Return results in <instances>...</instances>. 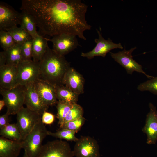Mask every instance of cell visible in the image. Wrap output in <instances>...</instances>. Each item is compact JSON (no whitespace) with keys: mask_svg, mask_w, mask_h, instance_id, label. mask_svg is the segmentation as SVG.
I'll return each instance as SVG.
<instances>
[{"mask_svg":"<svg viewBox=\"0 0 157 157\" xmlns=\"http://www.w3.org/2000/svg\"><path fill=\"white\" fill-rule=\"evenodd\" d=\"M88 7L80 0H23L21 9L32 16L42 35L67 33L86 40L84 32L91 28Z\"/></svg>","mask_w":157,"mask_h":157,"instance_id":"1","label":"cell"},{"mask_svg":"<svg viewBox=\"0 0 157 157\" xmlns=\"http://www.w3.org/2000/svg\"><path fill=\"white\" fill-rule=\"evenodd\" d=\"M39 64V78L55 85H63V76L71 67L64 56L57 53L49 47Z\"/></svg>","mask_w":157,"mask_h":157,"instance_id":"2","label":"cell"},{"mask_svg":"<svg viewBox=\"0 0 157 157\" xmlns=\"http://www.w3.org/2000/svg\"><path fill=\"white\" fill-rule=\"evenodd\" d=\"M48 131L42 121L38 122L32 131L22 140V148L29 157H35L40 149Z\"/></svg>","mask_w":157,"mask_h":157,"instance_id":"3","label":"cell"},{"mask_svg":"<svg viewBox=\"0 0 157 157\" xmlns=\"http://www.w3.org/2000/svg\"><path fill=\"white\" fill-rule=\"evenodd\" d=\"M0 93L10 115L17 114L24 104L25 92L24 86L17 85L10 89L0 88Z\"/></svg>","mask_w":157,"mask_h":157,"instance_id":"4","label":"cell"},{"mask_svg":"<svg viewBox=\"0 0 157 157\" xmlns=\"http://www.w3.org/2000/svg\"><path fill=\"white\" fill-rule=\"evenodd\" d=\"M73 151L66 141L56 140L42 145L35 157H74Z\"/></svg>","mask_w":157,"mask_h":157,"instance_id":"5","label":"cell"},{"mask_svg":"<svg viewBox=\"0 0 157 157\" xmlns=\"http://www.w3.org/2000/svg\"><path fill=\"white\" fill-rule=\"evenodd\" d=\"M16 124L24 140L32 131L35 125L41 120L42 115L23 107L17 114Z\"/></svg>","mask_w":157,"mask_h":157,"instance_id":"6","label":"cell"},{"mask_svg":"<svg viewBox=\"0 0 157 157\" xmlns=\"http://www.w3.org/2000/svg\"><path fill=\"white\" fill-rule=\"evenodd\" d=\"M18 85L25 86L33 83L39 78V62L33 60L22 61L17 66Z\"/></svg>","mask_w":157,"mask_h":157,"instance_id":"7","label":"cell"},{"mask_svg":"<svg viewBox=\"0 0 157 157\" xmlns=\"http://www.w3.org/2000/svg\"><path fill=\"white\" fill-rule=\"evenodd\" d=\"M76 157H99V147L97 140L88 136H81L76 142L73 151Z\"/></svg>","mask_w":157,"mask_h":157,"instance_id":"8","label":"cell"},{"mask_svg":"<svg viewBox=\"0 0 157 157\" xmlns=\"http://www.w3.org/2000/svg\"><path fill=\"white\" fill-rule=\"evenodd\" d=\"M136 48L135 47L128 50L124 49L117 53H110L111 57L125 69L128 74H132L134 71H136L144 74L148 78H153L147 75L143 70L142 66L133 59L132 53Z\"/></svg>","mask_w":157,"mask_h":157,"instance_id":"9","label":"cell"},{"mask_svg":"<svg viewBox=\"0 0 157 157\" xmlns=\"http://www.w3.org/2000/svg\"><path fill=\"white\" fill-rule=\"evenodd\" d=\"M53 44V49L63 56L68 54L79 45L76 36L72 34L63 33L53 37L49 39Z\"/></svg>","mask_w":157,"mask_h":157,"instance_id":"10","label":"cell"},{"mask_svg":"<svg viewBox=\"0 0 157 157\" xmlns=\"http://www.w3.org/2000/svg\"><path fill=\"white\" fill-rule=\"evenodd\" d=\"M100 31L97 30L99 38L94 40V42L96 44L95 47L89 52L81 53V56L86 57L89 59H91L96 56H100L105 57L107 53L113 49H123L120 43H114L109 38H108L107 40L104 39L102 35L100 27Z\"/></svg>","mask_w":157,"mask_h":157,"instance_id":"11","label":"cell"},{"mask_svg":"<svg viewBox=\"0 0 157 157\" xmlns=\"http://www.w3.org/2000/svg\"><path fill=\"white\" fill-rule=\"evenodd\" d=\"M25 95L24 104L26 107L41 115L47 111L49 107L44 102L36 90L33 83L24 86Z\"/></svg>","mask_w":157,"mask_h":157,"instance_id":"12","label":"cell"},{"mask_svg":"<svg viewBox=\"0 0 157 157\" xmlns=\"http://www.w3.org/2000/svg\"><path fill=\"white\" fill-rule=\"evenodd\" d=\"M20 13L16 11L9 5L0 2V29H6L19 24Z\"/></svg>","mask_w":157,"mask_h":157,"instance_id":"13","label":"cell"},{"mask_svg":"<svg viewBox=\"0 0 157 157\" xmlns=\"http://www.w3.org/2000/svg\"><path fill=\"white\" fill-rule=\"evenodd\" d=\"M34 86L44 103L47 106L57 104L56 85L38 78L33 83Z\"/></svg>","mask_w":157,"mask_h":157,"instance_id":"14","label":"cell"},{"mask_svg":"<svg viewBox=\"0 0 157 157\" xmlns=\"http://www.w3.org/2000/svg\"><path fill=\"white\" fill-rule=\"evenodd\" d=\"M150 111L146 115L145 124L142 131L147 135L146 143L155 144L157 141V110L151 103L149 104Z\"/></svg>","mask_w":157,"mask_h":157,"instance_id":"15","label":"cell"},{"mask_svg":"<svg viewBox=\"0 0 157 157\" xmlns=\"http://www.w3.org/2000/svg\"><path fill=\"white\" fill-rule=\"evenodd\" d=\"M84 83L83 76L71 67L66 72L62 80L63 85L79 95L84 92Z\"/></svg>","mask_w":157,"mask_h":157,"instance_id":"16","label":"cell"},{"mask_svg":"<svg viewBox=\"0 0 157 157\" xmlns=\"http://www.w3.org/2000/svg\"><path fill=\"white\" fill-rule=\"evenodd\" d=\"M17 72V66L6 64L0 67V88L10 89L18 85Z\"/></svg>","mask_w":157,"mask_h":157,"instance_id":"17","label":"cell"},{"mask_svg":"<svg viewBox=\"0 0 157 157\" xmlns=\"http://www.w3.org/2000/svg\"><path fill=\"white\" fill-rule=\"evenodd\" d=\"M22 148V140L0 137V157H17Z\"/></svg>","mask_w":157,"mask_h":157,"instance_id":"18","label":"cell"},{"mask_svg":"<svg viewBox=\"0 0 157 157\" xmlns=\"http://www.w3.org/2000/svg\"><path fill=\"white\" fill-rule=\"evenodd\" d=\"M48 41L49 39L40 35L33 39L32 58L33 61L38 63L41 60L49 47Z\"/></svg>","mask_w":157,"mask_h":157,"instance_id":"19","label":"cell"},{"mask_svg":"<svg viewBox=\"0 0 157 157\" xmlns=\"http://www.w3.org/2000/svg\"><path fill=\"white\" fill-rule=\"evenodd\" d=\"M19 24L20 27L26 31L33 39L40 35L36 31V25L32 16L26 11L22 10Z\"/></svg>","mask_w":157,"mask_h":157,"instance_id":"20","label":"cell"},{"mask_svg":"<svg viewBox=\"0 0 157 157\" xmlns=\"http://www.w3.org/2000/svg\"><path fill=\"white\" fill-rule=\"evenodd\" d=\"M56 97L58 101L76 104L79 95L63 85H56Z\"/></svg>","mask_w":157,"mask_h":157,"instance_id":"21","label":"cell"},{"mask_svg":"<svg viewBox=\"0 0 157 157\" xmlns=\"http://www.w3.org/2000/svg\"><path fill=\"white\" fill-rule=\"evenodd\" d=\"M22 44H16L9 49L3 51L6 58V64L17 66L22 61L21 54Z\"/></svg>","mask_w":157,"mask_h":157,"instance_id":"22","label":"cell"},{"mask_svg":"<svg viewBox=\"0 0 157 157\" xmlns=\"http://www.w3.org/2000/svg\"><path fill=\"white\" fill-rule=\"evenodd\" d=\"M0 135L1 136L9 140H22L21 135L16 123H10L0 129Z\"/></svg>","mask_w":157,"mask_h":157,"instance_id":"23","label":"cell"},{"mask_svg":"<svg viewBox=\"0 0 157 157\" xmlns=\"http://www.w3.org/2000/svg\"><path fill=\"white\" fill-rule=\"evenodd\" d=\"M5 31L11 34L17 44H23L32 38L26 31L20 27H19L16 26Z\"/></svg>","mask_w":157,"mask_h":157,"instance_id":"24","label":"cell"},{"mask_svg":"<svg viewBox=\"0 0 157 157\" xmlns=\"http://www.w3.org/2000/svg\"><path fill=\"white\" fill-rule=\"evenodd\" d=\"M73 104L68 102L58 101L56 106V117L58 119L60 127L63 124L65 118Z\"/></svg>","mask_w":157,"mask_h":157,"instance_id":"25","label":"cell"},{"mask_svg":"<svg viewBox=\"0 0 157 157\" xmlns=\"http://www.w3.org/2000/svg\"><path fill=\"white\" fill-rule=\"evenodd\" d=\"M76 133L71 130L63 128H60L55 132L48 131V135L67 141L76 142L77 138L75 135Z\"/></svg>","mask_w":157,"mask_h":157,"instance_id":"26","label":"cell"},{"mask_svg":"<svg viewBox=\"0 0 157 157\" xmlns=\"http://www.w3.org/2000/svg\"><path fill=\"white\" fill-rule=\"evenodd\" d=\"M15 43L11 34L6 31L0 30V44L4 51H6L14 45Z\"/></svg>","mask_w":157,"mask_h":157,"instance_id":"27","label":"cell"},{"mask_svg":"<svg viewBox=\"0 0 157 157\" xmlns=\"http://www.w3.org/2000/svg\"><path fill=\"white\" fill-rule=\"evenodd\" d=\"M83 110L82 107L77 103L74 104L67 115L63 124L80 118L83 117Z\"/></svg>","mask_w":157,"mask_h":157,"instance_id":"28","label":"cell"},{"mask_svg":"<svg viewBox=\"0 0 157 157\" xmlns=\"http://www.w3.org/2000/svg\"><path fill=\"white\" fill-rule=\"evenodd\" d=\"M85 120V119L83 117L79 119L65 123L60 126V128L67 129L76 133L80 130L84 124Z\"/></svg>","mask_w":157,"mask_h":157,"instance_id":"29","label":"cell"},{"mask_svg":"<svg viewBox=\"0 0 157 157\" xmlns=\"http://www.w3.org/2000/svg\"><path fill=\"white\" fill-rule=\"evenodd\" d=\"M137 89L142 91H148L157 95V77H153L150 80L141 83L138 86Z\"/></svg>","mask_w":157,"mask_h":157,"instance_id":"30","label":"cell"},{"mask_svg":"<svg viewBox=\"0 0 157 157\" xmlns=\"http://www.w3.org/2000/svg\"><path fill=\"white\" fill-rule=\"evenodd\" d=\"M33 40L32 38L22 44L21 48L22 61L32 60Z\"/></svg>","mask_w":157,"mask_h":157,"instance_id":"31","label":"cell"},{"mask_svg":"<svg viewBox=\"0 0 157 157\" xmlns=\"http://www.w3.org/2000/svg\"><path fill=\"white\" fill-rule=\"evenodd\" d=\"M55 119V115L47 111H44L42 115L41 121L44 124H51L53 123Z\"/></svg>","mask_w":157,"mask_h":157,"instance_id":"32","label":"cell"},{"mask_svg":"<svg viewBox=\"0 0 157 157\" xmlns=\"http://www.w3.org/2000/svg\"><path fill=\"white\" fill-rule=\"evenodd\" d=\"M9 115L6 112L0 116V129H1L10 124Z\"/></svg>","mask_w":157,"mask_h":157,"instance_id":"33","label":"cell"},{"mask_svg":"<svg viewBox=\"0 0 157 157\" xmlns=\"http://www.w3.org/2000/svg\"><path fill=\"white\" fill-rule=\"evenodd\" d=\"M6 64V58L4 51L0 53V67L4 66Z\"/></svg>","mask_w":157,"mask_h":157,"instance_id":"34","label":"cell"},{"mask_svg":"<svg viewBox=\"0 0 157 157\" xmlns=\"http://www.w3.org/2000/svg\"><path fill=\"white\" fill-rule=\"evenodd\" d=\"M4 106H6L4 101L3 100H0V111L2 109Z\"/></svg>","mask_w":157,"mask_h":157,"instance_id":"35","label":"cell"},{"mask_svg":"<svg viewBox=\"0 0 157 157\" xmlns=\"http://www.w3.org/2000/svg\"><path fill=\"white\" fill-rule=\"evenodd\" d=\"M22 157H29L27 153L24 151V155Z\"/></svg>","mask_w":157,"mask_h":157,"instance_id":"36","label":"cell"}]
</instances>
